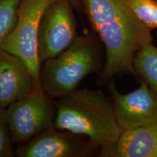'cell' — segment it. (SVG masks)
Segmentation results:
<instances>
[{"mask_svg": "<svg viewBox=\"0 0 157 157\" xmlns=\"http://www.w3.org/2000/svg\"><path fill=\"white\" fill-rule=\"evenodd\" d=\"M94 31L105 47L103 81L134 73L133 60L143 47L152 43L151 30L137 18L129 0H80Z\"/></svg>", "mask_w": 157, "mask_h": 157, "instance_id": "obj_1", "label": "cell"}, {"mask_svg": "<svg viewBox=\"0 0 157 157\" xmlns=\"http://www.w3.org/2000/svg\"><path fill=\"white\" fill-rule=\"evenodd\" d=\"M56 105L53 127L86 136L97 148L112 146L122 132L112 98L99 90L78 89Z\"/></svg>", "mask_w": 157, "mask_h": 157, "instance_id": "obj_2", "label": "cell"}, {"mask_svg": "<svg viewBox=\"0 0 157 157\" xmlns=\"http://www.w3.org/2000/svg\"><path fill=\"white\" fill-rule=\"evenodd\" d=\"M101 47L92 35H82L58 56L41 65L40 84L52 99H59L78 90L84 78L103 67Z\"/></svg>", "mask_w": 157, "mask_h": 157, "instance_id": "obj_3", "label": "cell"}, {"mask_svg": "<svg viewBox=\"0 0 157 157\" xmlns=\"http://www.w3.org/2000/svg\"><path fill=\"white\" fill-rule=\"evenodd\" d=\"M56 111V102L42 87L9 105L5 118L13 143L26 142L53 126Z\"/></svg>", "mask_w": 157, "mask_h": 157, "instance_id": "obj_4", "label": "cell"}, {"mask_svg": "<svg viewBox=\"0 0 157 157\" xmlns=\"http://www.w3.org/2000/svg\"><path fill=\"white\" fill-rule=\"evenodd\" d=\"M51 1L21 0L15 27L0 48L22 59L39 84L41 63L37 53L39 24L43 11Z\"/></svg>", "mask_w": 157, "mask_h": 157, "instance_id": "obj_5", "label": "cell"}, {"mask_svg": "<svg viewBox=\"0 0 157 157\" xmlns=\"http://www.w3.org/2000/svg\"><path fill=\"white\" fill-rule=\"evenodd\" d=\"M72 5L69 0H52L43 11L37 39L41 65L61 53L78 36Z\"/></svg>", "mask_w": 157, "mask_h": 157, "instance_id": "obj_6", "label": "cell"}, {"mask_svg": "<svg viewBox=\"0 0 157 157\" xmlns=\"http://www.w3.org/2000/svg\"><path fill=\"white\" fill-rule=\"evenodd\" d=\"M96 148L86 136L52 126L19 144L15 153L18 157H84Z\"/></svg>", "mask_w": 157, "mask_h": 157, "instance_id": "obj_7", "label": "cell"}, {"mask_svg": "<svg viewBox=\"0 0 157 157\" xmlns=\"http://www.w3.org/2000/svg\"><path fill=\"white\" fill-rule=\"evenodd\" d=\"M117 122L122 131L146 126L157 120V95L144 81L134 91L122 94L109 84Z\"/></svg>", "mask_w": 157, "mask_h": 157, "instance_id": "obj_8", "label": "cell"}, {"mask_svg": "<svg viewBox=\"0 0 157 157\" xmlns=\"http://www.w3.org/2000/svg\"><path fill=\"white\" fill-rule=\"evenodd\" d=\"M39 87L22 59L0 49V108L6 109Z\"/></svg>", "mask_w": 157, "mask_h": 157, "instance_id": "obj_9", "label": "cell"}, {"mask_svg": "<svg viewBox=\"0 0 157 157\" xmlns=\"http://www.w3.org/2000/svg\"><path fill=\"white\" fill-rule=\"evenodd\" d=\"M103 157H157V120L131 130L122 131L112 146L100 149Z\"/></svg>", "mask_w": 157, "mask_h": 157, "instance_id": "obj_10", "label": "cell"}, {"mask_svg": "<svg viewBox=\"0 0 157 157\" xmlns=\"http://www.w3.org/2000/svg\"><path fill=\"white\" fill-rule=\"evenodd\" d=\"M134 73H136L157 95V48L152 43L143 47L133 60Z\"/></svg>", "mask_w": 157, "mask_h": 157, "instance_id": "obj_11", "label": "cell"}, {"mask_svg": "<svg viewBox=\"0 0 157 157\" xmlns=\"http://www.w3.org/2000/svg\"><path fill=\"white\" fill-rule=\"evenodd\" d=\"M21 0H0V48L15 27Z\"/></svg>", "mask_w": 157, "mask_h": 157, "instance_id": "obj_12", "label": "cell"}, {"mask_svg": "<svg viewBox=\"0 0 157 157\" xmlns=\"http://www.w3.org/2000/svg\"><path fill=\"white\" fill-rule=\"evenodd\" d=\"M135 16L150 30L157 29V0H129Z\"/></svg>", "mask_w": 157, "mask_h": 157, "instance_id": "obj_13", "label": "cell"}, {"mask_svg": "<svg viewBox=\"0 0 157 157\" xmlns=\"http://www.w3.org/2000/svg\"><path fill=\"white\" fill-rule=\"evenodd\" d=\"M10 132L5 118V112L0 114V157L14 156Z\"/></svg>", "mask_w": 157, "mask_h": 157, "instance_id": "obj_14", "label": "cell"}, {"mask_svg": "<svg viewBox=\"0 0 157 157\" xmlns=\"http://www.w3.org/2000/svg\"><path fill=\"white\" fill-rule=\"evenodd\" d=\"M69 1H71L72 2V4H73V5H76V3H77V1L78 0H69Z\"/></svg>", "mask_w": 157, "mask_h": 157, "instance_id": "obj_15", "label": "cell"}, {"mask_svg": "<svg viewBox=\"0 0 157 157\" xmlns=\"http://www.w3.org/2000/svg\"><path fill=\"white\" fill-rule=\"evenodd\" d=\"M4 111H5V110L4 109H2L1 108H0V114H2V113Z\"/></svg>", "mask_w": 157, "mask_h": 157, "instance_id": "obj_16", "label": "cell"}]
</instances>
